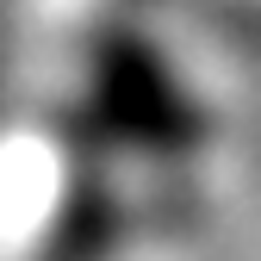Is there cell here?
<instances>
[{"label": "cell", "instance_id": "1", "mask_svg": "<svg viewBox=\"0 0 261 261\" xmlns=\"http://www.w3.org/2000/svg\"><path fill=\"white\" fill-rule=\"evenodd\" d=\"M100 106H106L112 130H130V137H143V143H180L187 137V112H180L174 81L162 75V62L149 50H137V44L106 50Z\"/></svg>", "mask_w": 261, "mask_h": 261}]
</instances>
